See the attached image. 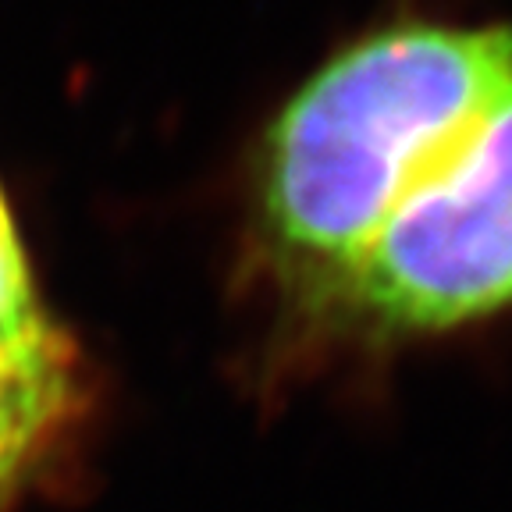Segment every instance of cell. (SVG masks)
<instances>
[{
	"label": "cell",
	"instance_id": "1",
	"mask_svg": "<svg viewBox=\"0 0 512 512\" xmlns=\"http://www.w3.org/2000/svg\"><path fill=\"white\" fill-rule=\"evenodd\" d=\"M512 96V25H402L331 57L271 121L260 235L324 306L388 217Z\"/></svg>",
	"mask_w": 512,
	"mask_h": 512
},
{
	"label": "cell",
	"instance_id": "3",
	"mask_svg": "<svg viewBox=\"0 0 512 512\" xmlns=\"http://www.w3.org/2000/svg\"><path fill=\"white\" fill-rule=\"evenodd\" d=\"M79 402V370L64 335L0 342V505L36 470Z\"/></svg>",
	"mask_w": 512,
	"mask_h": 512
},
{
	"label": "cell",
	"instance_id": "2",
	"mask_svg": "<svg viewBox=\"0 0 512 512\" xmlns=\"http://www.w3.org/2000/svg\"><path fill=\"white\" fill-rule=\"evenodd\" d=\"M512 306V96L388 217L320 310L381 338Z\"/></svg>",
	"mask_w": 512,
	"mask_h": 512
},
{
	"label": "cell",
	"instance_id": "4",
	"mask_svg": "<svg viewBox=\"0 0 512 512\" xmlns=\"http://www.w3.org/2000/svg\"><path fill=\"white\" fill-rule=\"evenodd\" d=\"M54 335L61 331L54 328V320L47 317L40 296H36L15 224H11L4 196H0V342L25 345Z\"/></svg>",
	"mask_w": 512,
	"mask_h": 512
}]
</instances>
